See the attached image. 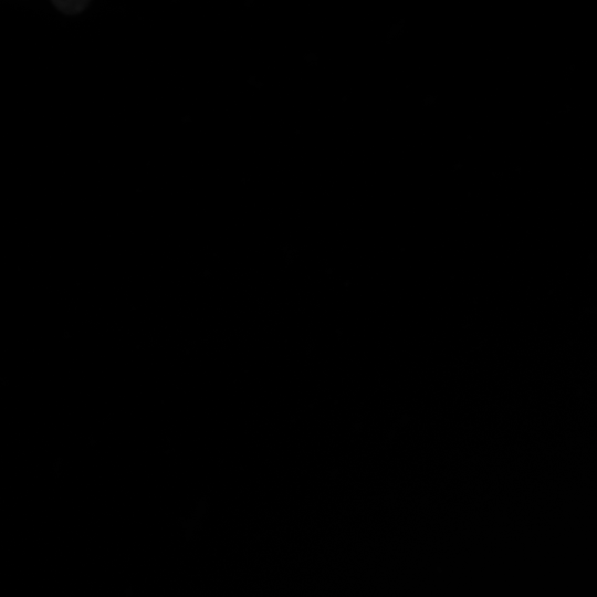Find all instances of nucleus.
I'll list each match as a JSON object with an SVG mask.
<instances>
[{
	"label": "nucleus",
	"mask_w": 597,
	"mask_h": 597,
	"mask_svg": "<svg viewBox=\"0 0 597 597\" xmlns=\"http://www.w3.org/2000/svg\"><path fill=\"white\" fill-rule=\"evenodd\" d=\"M52 3L66 14H75L83 11L90 0H51Z\"/></svg>",
	"instance_id": "1"
}]
</instances>
